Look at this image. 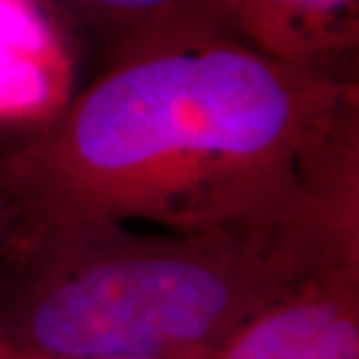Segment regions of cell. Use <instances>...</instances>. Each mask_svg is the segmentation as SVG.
Masks as SVG:
<instances>
[{
    "mask_svg": "<svg viewBox=\"0 0 359 359\" xmlns=\"http://www.w3.org/2000/svg\"><path fill=\"white\" fill-rule=\"evenodd\" d=\"M12 224L359 219V77L212 33L105 70L0 147Z\"/></svg>",
    "mask_w": 359,
    "mask_h": 359,
    "instance_id": "6da1fadb",
    "label": "cell"
},
{
    "mask_svg": "<svg viewBox=\"0 0 359 359\" xmlns=\"http://www.w3.org/2000/svg\"><path fill=\"white\" fill-rule=\"evenodd\" d=\"M357 222L12 224L0 243V334L38 359L215 350L308 276L359 257Z\"/></svg>",
    "mask_w": 359,
    "mask_h": 359,
    "instance_id": "7a4b0ae2",
    "label": "cell"
},
{
    "mask_svg": "<svg viewBox=\"0 0 359 359\" xmlns=\"http://www.w3.org/2000/svg\"><path fill=\"white\" fill-rule=\"evenodd\" d=\"M212 359H359V257L329 264L271 301Z\"/></svg>",
    "mask_w": 359,
    "mask_h": 359,
    "instance_id": "3957f363",
    "label": "cell"
},
{
    "mask_svg": "<svg viewBox=\"0 0 359 359\" xmlns=\"http://www.w3.org/2000/svg\"><path fill=\"white\" fill-rule=\"evenodd\" d=\"M66 21L49 0H0V133H28L75 93Z\"/></svg>",
    "mask_w": 359,
    "mask_h": 359,
    "instance_id": "277c9868",
    "label": "cell"
},
{
    "mask_svg": "<svg viewBox=\"0 0 359 359\" xmlns=\"http://www.w3.org/2000/svg\"><path fill=\"white\" fill-rule=\"evenodd\" d=\"M224 26L278 59L357 75L359 0H215Z\"/></svg>",
    "mask_w": 359,
    "mask_h": 359,
    "instance_id": "5b68a950",
    "label": "cell"
},
{
    "mask_svg": "<svg viewBox=\"0 0 359 359\" xmlns=\"http://www.w3.org/2000/svg\"><path fill=\"white\" fill-rule=\"evenodd\" d=\"M96 42L105 63L166 42L231 33L215 0H49ZM233 35V33H231Z\"/></svg>",
    "mask_w": 359,
    "mask_h": 359,
    "instance_id": "8992f818",
    "label": "cell"
},
{
    "mask_svg": "<svg viewBox=\"0 0 359 359\" xmlns=\"http://www.w3.org/2000/svg\"><path fill=\"white\" fill-rule=\"evenodd\" d=\"M105 359H212V350H182V353H152V355H119Z\"/></svg>",
    "mask_w": 359,
    "mask_h": 359,
    "instance_id": "52a82bcc",
    "label": "cell"
},
{
    "mask_svg": "<svg viewBox=\"0 0 359 359\" xmlns=\"http://www.w3.org/2000/svg\"><path fill=\"white\" fill-rule=\"evenodd\" d=\"M0 359H38V357L28 355L24 350H19L17 346H12V343L0 334Z\"/></svg>",
    "mask_w": 359,
    "mask_h": 359,
    "instance_id": "ba28073f",
    "label": "cell"
},
{
    "mask_svg": "<svg viewBox=\"0 0 359 359\" xmlns=\"http://www.w3.org/2000/svg\"><path fill=\"white\" fill-rule=\"evenodd\" d=\"M12 226V210H10V203H7V198L3 196V191H0V243L5 241L7 231H10Z\"/></svg>",
    "mask_w": 359,
    "mask_h": 359,
    "instance_id": "9c48e42d",
    "label": "cell"
}]
</instances>
